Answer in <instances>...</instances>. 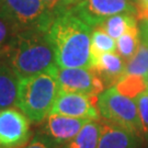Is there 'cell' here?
<instances>
[{"mask_svg": "<svg viewBox=\"0 0 148 148\" xmlns=\"http://www.w3.org/2000/svg\"><path fill=\"white\" fill-rule=\"evenodd\" d=\"M97 106L101 119L145 138L135 101L121 95L114 86L98 95Z\"/></svg>", "mask_w": 148, "mask_h": 148, "instance_id": "cell-4", "label": "cell"}, {"mask_svg": "<svg viewBox=\"0 0 148 148\" xmlns=\"http://www.w3.org/2000/svg\"><path fill=\"white\" fill-rule=\"evenodd\" d=\"M100 135V119L98 121H90L63 148H98Z\"/></svg>", "mask_w": 148, "mask_h": 148, "instance_id": "cell-16", "label": "cell"}, {"mask_svg": "<svg viewBox=\"0 0 148 148\" xmlns=\"http://www.w3.org/2000/svg\"><path fill=\"white\" fill-rule=\"evenodd\" d=\"M73 9L92 27L119 13L136 16V3L133 0H79L73 5Z\"/></svg>", "mask_w": 148, "mask_h": 148, "instance_id": "cell-7", "label": "cell"}, {"mask_svg": "<svg viewBox=\"0 0 148 148\" xmlns=\"http://www.w3.org/2000/svg\"><path fill=\"white\" fill-rule=\"evenodd\" d=\"M2 5H3V0H0V10L2 9Z\"/></svg>", "mask_w": 148, "mask_h": 148, "instance_id": "cell-27", "label": "cell"}, {"mask_svg": "<svg viewBox=\"0 0 148 148\" xmlns=\"http://www.w3.org/2000/svg\"><path fill=\"white\" fill-rule=\"evenodd\" d=\"M114 87L121 95L130 99H135L137 95L147 90L146 78L138 75H123Z\"/></svg>", "mask_w": 148, "mask_h": 148, "instance_id": "cell-20", "label": "cell"}, {"mask_svg": "<svg viewBox=\"0 0 148 148\" xmlns=\"http://www.w3.org/2000/svg\"><path fill=\"white\" fill-rule=\"evenodd\" d=\"M137 5L148 7V0H138V1H137Z\"/></svg>", "mask_w": 148, "mask_h": 148, "instance_id": "cell-25", "label": "cell"}, {"mask_svg": "<svg viewBox=\"0 0 148 148\" xmlns=\"http://www.w3.org/2000/svg\"><path fill=\"white\" fill-rule=\"evenodd\" d=\"M101 25L110 36L113 37L114 40H117L128 29L137 27V19L134 14L119 13L106 18L101 23Z\"/></svg>", "mask_w": 148, "mask_h": 148, "instance_id": "cell-17", "label": "cell"}, {"mask_svg": "<svg viewBox=\"0 0 148 148\" xmlns=\"http://www.w3.org/2000/svg\"><path fill=\"white\" fill-rule=\"evenodd\" d=\"M139 29V46L125 66L124 75H138L146 77L148 74V22L140 21Z\"/></svg>", "mask_w": 148, "mask_h": 148, "instance_id": "cell-14", "label": "cell"}, {"mask_svg": "<svg viewBox=\"0 0 148 148\" xmlns=\"http://www.w3.org/2000/svg\"><path fill=\"white\" fill-rule=\"evenodd\" d=\"M93 27L73 7L54 16L47 35L59 68H92L91 33Z\"/></svg>", "mask_w": 148, "mask_h": 148, "instance_id": "cell-1", "label": "cell"}, {"mask_svg": "<svg viewBox=\"0 0 148 148\" xmlns=\"http://www.w3.org/2000/svg\"><path fill=\"white\" fill-rule=\"evenodd\" d=\"M73 1H74V5H75V3H77V2L79 1V0H73Z\"/></svg>", "mask_w": 148, "mask_h": 148, "instance_id": "cell-29", "label": "cell"}, {"mask_svg": "<svg viewBox=\"0 0 148 148\" xmlns=\"http://www.w3.org/2000/svg\"><path fill=\"white\" fill-rule=\"evenodd\" d=\"M20 77L5 62H0V110L16 108Z\"/></svg>", "mask_w": 148, "mask_h": 148, "instance_id": "cell-13", "label": "cell"}, {"mask_svg": "<svg viewBox=\"0 0 148 148\" xmlns=\"http://www.w3.org/2000/svg\"><path fill=\"white\" fill-rule=\"evenodd\" d=\"M136 19L139 21L148 22V7L139 5L136 2Z\"/></svg>", "mask_w": 148, "mask_h": 148, "instance_id": "cell-24", "label": "cell"}, {"mask_svg": "<svg viewBox=\"0 0 148 148\" xmlns=\"http://www.w3.org/2000/svg\"><path fill=\"white\" fill-rule=\"evenodd\" d=\"M97 102L98 97H91L77 92L59 91L51 113L76 119L98 121L100 119V113Z\"/></svg>", "mask_w": 148, "mask_h": 148, "instance_id": "cell-10", "label": "cell"}, {"mask_svg": "<svg viewBox=\"0 0 148 148\" xmlns=\"http://www.w3.org/2000/svg\"><path fill=\"white\" fill-rule=\"evenodd\" d=\"M5 63L19 75L29 77L40 74L56 75L58 69L47 30H21Z\"/></svg>", "mask_w": 148, "mask_h": 148, "instance_id": "cell-2", "label": "cell"}, {"mask_svg": "<svg viewBox=\"0 0 148 148\" xmlns=\"http://www.w3.org/2000/svg\"><path fill=\"white\" fill-rule=\"evenodd\" d=\"M145 78H146V85H147V91H148V74L146 75V77H145Z\"/></svg>", "mask_w": 148, "mask_h": 148, "instance_id": "cell-26", "label": "cell"}, {"mask_svg": "<svg viewBox=\"0 0 148 148\" xmlns=\"http://www.w3.org/2000/svg\"><path fill=\"white\" fill-rule=\"evenodd\" d=\"M23 148H60V147H57L54 144L49 143L45 138L41 137L38 135H35L31 142Z\"/></svg>", "mask_w": 148, "mask_h": 148, "instance_id": "cell-23", "label": "cell"}, {"mask_svg": "<svg viewBox=\"0 0 148 148\" xmlns=\"http://www.w3.org/2000/svg\"><path fill=\"white\" fill-rule=\"evenodd\" d=\"M139 46V29L134 27L128 29L117 38L116 52L125 63H128L136 54Z\"/></svg>", "mask_w": 148, "mask_h": 148, "instance_id": "cell-18", "label": "cell"}, {"mask_svg": "<svg viewBox=\"0 0 148 148\" xmlns=\"http://www.w3.org/2000/svg\"><path fill=\"white\" fill-rule=\"evenodd\" d=\"M126 63L121 56L114 53L100 54L93 60L92 69L102 80L106 89L116 85V82L124 75Z\"/></svg>", "mask_w": 148, "mask_h": 148, "instance_id": "cell-12", "label": "cell"}, {"mask_svg": "<svg viewBox=\"0 0 148 148\" xmlns=\"http://www.w3.org/2000/svg\"><path fill=\"white\" fill-rule=\"evenodd\" d=\"M116 52L115 40L111 37L101 24L93 27L91 33V54L95 60L100 54Z\"/></svg>", "mask_w": 148, "mask_h": 148, "instance_id": "cell-19", "label": "cell"}, {"mask_svg": "<svg viewBox=\"0 0 148 148\" xmlns=\"http://www.w3.org/2000/svg\"><path fill=\"white\" fill-rule=\"evenodd\" d=\"M91 120L88 119H76L51 113L41 124H38L40 126L36 135L45 138L57 147L63 148Z\"/></svg>", "mask_w": 148, "mask_h": 148, "instance_id": "cell-8", "label": "cell"}, {"mask_svg": "<svg viewBox=\"0 0 148 148\" xmlns=\"http://www.w3.org/2000/svg\"><path fill=\"white\" fill-rule=\"evenodd\" d=\"M32 139L31 121L18 108L0 110V148H23Z\"/></svg>", "mask_w": 148, "mask_h": 148, "instance_id": "cell-6", "label": "cell"}, {"mask_svg": "<svg viewBox=\"0 0 148 148\" xmlns=\"http://www.w3.org/2000/svg\"><path fill=\"white\" fill-rule=\"evenodd\" d=\"M145 148H148V139L146 140V146H145Z\"/></svg>", "mask_w": 148, "mask_h": 148, "instance_id": "cell-28", "label": "cell"}, {"mask_svg": "<svg viewBox=\"0 0 148 148\" xmlns=\"http://www.w3.org/2000/svg\"><path fill=\"white\" fill-rule=\"evenodd\" d=\"M101 135L98 148H145L146 139L113 125L100 117Z\"/></svg>", "mask_w": 148, "mask_h": 148, "instance_id": "cell-11", "label": "cell"}, {"mask_svg": "<svg viewBox=\"0 0 148 148\" xmlns=\"http://www.w3.org/2000/svg\"><path fill=\"white\" fill-rule=\"evenodd\" d=\"M21 31L20 27L5 13L0 10V62H5Z\"/></svg>", "mask_w": 148, "mask_h": 148, "instance_id": "cell-15", "label": "cell"}, {"mask_svg": "<svg viewBox=\"0 0 148 148\" xmlns=\"http://www.w3.org/2000/svg\"><path fill=\"white\" fill-rule=\"evenodd\" d=\"M41 1L53 13V16L74 5L73 0H41Z\"/></svg>", "mask_w": 148, "mask_h": 148, "instance_id": "cell-22", "label": "cell"}, {"mask_svg": "<svg viewBox=\"0 0 148 148\" xmlns=\"http://www.w3.org/2000/svg\"><path fill=\"white\" fill-rule=\"evenodd\" d=\"M135 103L137 106L138 114L139 119L142 122V126H143V133L144 137L147 140L148 139V91H144L139 95H137L135 99Z\"/></svg>", "mask_w": 148, "mask_h": 148, "instance_id": "cell-21", "label": "cell"}, {"mask_svg": "<svg viewBox=\"0 0 148 148\" xmlns=\"http://www.w3.org/2000/svg\"><path fill=\"white\" fill-rule=\"evenodd\" d=\"M55 78L60 91L98 97L106 90L102 80L92 68H59Z\"/></svg>", "mask_w": 148, "mask_h": 148, "instance_id": "cell-9", "label": "cell"}, {"mask_svg": "<svg viewBox=\"0 0 148 148\" xmlns=\"http://www.w3.org/2000/svg\"><path fill=\"white\" fill-rule=\"evenodd\" d=\"M2 10L21 30H47L54 18L41 0H3Z\"/></svg>", "mask_w": 148, "mask_h": 148, "instance_id": "cell-5", "label": "cell"}, {"mask_svg": "<svg viewBox=\"0 0 148 148\" xmlns=\"http://www.w3.org/2000/svg\"><path fill=\"white\" fill-rule=\"evenodd\" d=\"M59 91L58 82L54 75L20 77L16 108L31 123L38 125L51 114Z\"/></svg>", "mask_w": 148, "mask_h": 148, "instance_id": "cell-3", "label": "cell"}]
</instances>
